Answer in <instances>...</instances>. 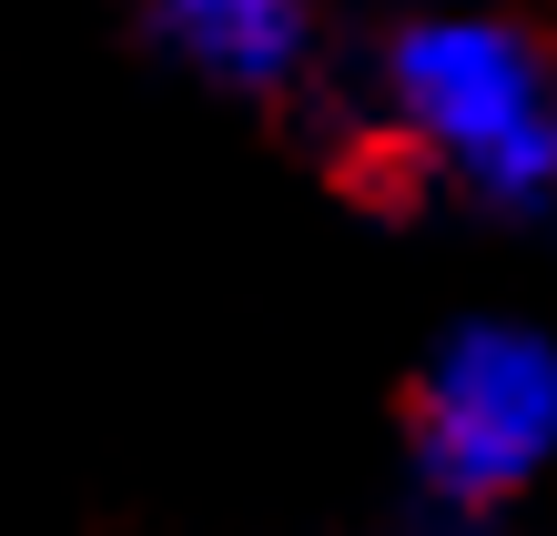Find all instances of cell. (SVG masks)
I'll list each match as a JSON object with an SVG mask.
<instances>
[{"label": "cell", "instance_id": "2", "mask_svg": "<svg viewBox=\"0 0 557 536\" xmlns=\"http://www.w3.org/2000/svg\"><path fill=\"white\" fill-rule=\"evenodd\" d=\"M416 476L446 507H507L557 456V345L528 324H456L416 375Z\"/></svg>", "mask_w": 557, "mask_h": 536}, {"label": "cell", "instance_id": "1", "mask_svg": "<svg viewBox=\"0 0 557 536\" xmlns=\"http://www.w3.org/2000/svg\"><path fill=\"white\" fill-rule=\"evenodd\" d=\"M385 102L456 192L528 213L557 192V82L517 21L425 11L385 41Z\"/></svg>", "mask_w": 557, "mask_h": 536}, {"label": "cell", "instance_id": "3", "mask_svg": "<svg viewBox=\"0 0 557 536\" xmlns=\"http://www.w3.org/2000/svg\"><path fill=\"white\" fill-rule=\"evenodd\" d=\"M143 21L193 72L244 82V91L284 82L294 61H305V41H314V0H143Z\"/></svg>", "mask_w": 557, "mask_h": 536}]
</instances>
